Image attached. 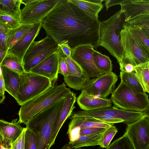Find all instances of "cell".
Listing matches in <instances>:
<instances>
[{"mask_svg":"<svg viewBox=\"0 0 149 149\" xmlns=\"http://www.w3.org/2000/svg\"><path fill=\"white\" fill-rule=\"evenodd\" d=\"M100 22L68 0H61L41 23L47 36L58 45L66 42L73 50L85 45L99 47Z\"/></svg>","mask_w":149,"mask_h":149,"instance_id":"1","label":"cell"},{"mask_svg":"<svg viewBox=\"0 0 149 149\" xmlns=\"http://www.w3.org/2000/svg\"><path fill=\"white\" fill-rule=\"evenodd\" d=\"M61 98L40 111L26 124L36 136L37 149H50L53 125L63 104Z\"/></svg>","mask_w":149,"mask_h":149,"instance_id":"2","label":"cell"},{"mask_svg":"<svg viewBox=\"0 0 149 149\" xmlns=\"http://www.w3.org/2000/svg\"><path fill=\"white\" fill-rule=\"evenodd\" d=\"M120 10L107 19L100 22L99 46L104 47L117 60L120 66L124 54L120 34L122 15Z\"/></svg>","mask_w":149,"mask_h":149,"instance_id":"3","label":"cell"},{"mask_svg":"<svg viewBox=\"0 0 149 149\" xmlns=\"http://www.w3.org/2000/svg\"><path fill=\"white\" fill-rule=\"evenodd\" d=\"M70 89L64 83L53 85L48 89L21 106L18 112L19 121L26 124L34 116L59 100L64 97Z\"/></svg>","mask_w":149,"mask_h":149,"instance_id":"4","label":"cell"},{"mask_svg":"<svg viewBox=\"0 0 149 149\" xmlns=\"http://www.w3.org/2000/svg\"><path fill=\"white\" fill-rule=\"evenodd\" d=\"M115 107L132 111L143 112L149 105L148 95L138 92L120 82L110 99Z\"/></svg>","mask_w":149,"mask_h":149,"instance_id":"5","label":"cell"},{"mask_svg":"<svg viewBox=\"0 0 149 149\" xmlns=\"http://www.w3.org/2000/svg\"><path fill=\"white\" fill-rule=\"evenodd\" d=\"M120 33L124 57L123 65L130 63L135 66L149 61V52L136 36L127 28L123 26Z\"/></svg>","mask_w":149,"mask_h":149,"instance_id":"6","label":"cell"},{"mask_svg":"<svg viewBox=\"0 0 149 149\" xmlns=\"http://www.w3.org/2000/svg\"><path fill=\"white\" fill-rule=\"evenodd\" d=\"M21 84L16 100L22 106L45 91L53 85L47 78L32 73L25 72L20 74Z\"/></svg>","mask_w":149,"mask_h":149,"instance_id":"7","label":"cell"},{"mask_svg":"<svg viewBox=\"0 0 149 149\" xmlns=\"http://www.w3.org/2000/svg\"><path fill=\"white\" fill-rule=\"evenodd\" d=\"M59 49L55 40L48 36L39 41H34L29 47L23 60L25 71L29 72Z\"/></svg>","mask_w":149,"mask_h":149,"instance_id":"8","label":"cell"},{"mask_svg":"<svg viewBox=\"0 0 149 149\" xmlns=\"http://www.w3.org/2000/svg\"><path fill=\"white\" fill-rule=\"evenodd\" d=\"M61 0H38L21 9L19 21L21 25L34 24L41 22Z\"/></svg>","mask_w":149,"mask_h":149,"instance_id":"9","label":"cell"},{"mask_svg":"<svg viewBox=\"0 0 149 149\" xmlns=\"http://www.w3.org/2000/svg\"><path fill=\"white\" fill-rule=\"evenodd\" d=\"M118 80V76L114 72L105 73L90 79L81 91L93 96L106 98L113 92Z\"/></svg>","mask_w":149,"mask_h":149,"instance_id":"10","label":"cell"},{"mask_svg":"<svg viewBox=\"0 0 149 149\" xmlns=\"http://www.w3.org/2000/svg\"><path fill=\"white\" fill-rule=\"evenodd\" d=\"M125 132L135 149H149V118L144 115L127 125Z\"/></svg>","mask_w":149,"mask_h":149,"instance_id":"11","label":"cell"},{"mask_svg":"<svg viewBox=\"0 0 149 149\" xmlns=\"http://www.w3.org/2000/svg\"><path fill=\"white\" fill-rule=\"evenodd\" d=\"M97 114H105L123 120L127 125L132 124L141 118L143 116L141 112L127 110L119 109L115 106H109L92 111H79L73 112L70 119L77 117H88Z\"/></svg>","mask_w":149,"mask_h":149,"instance_id":"12","label":"cell"},{"mask_svg":"<svg viewBox=\"0 0 149 149\" xmlns=\"http://www.w3.org/2000/svg\"><path fill=\"white\" fill-rule=\"evenodd\" d=\"M94 48L88 45L78 47L72 50L71 57L90 78H96L104 74L95 66L93 58Z\"/></svg>","mask_w":149,"mask_h":149,"instance_id":"13","label":"cell"},{"mask_svg":"<svg viewBox=\"0 0 149 149\" xmlns=\"http://www.w3.org/2000/svg\"><path fill=\"white\" fill-rule=\"evenodd\" d=\"M65 59L68 65V72L66 77H63L65 83L72 89L82 90L91 78L71 56H65Z\"/></svg>","mask_w":149,"mask_h":149,"instance_id":"14","label":"cell"},{"mask_svg":"<svg viewBox=\"0 0 149 149\" xmlns=\"http://www.w3.org/2000/svg\"><path fill=\"white\" fill-rule=\"evenodd\" d=\"M61 50H58L43 60L29 72L49 79L54 84L58 77Z\"/></svg>","mask_w":149,"mask_h":149,"instance_id":"15","label":"cell"},{"mask_svg":"<svg viewBox=\"0 0 149 149\" xmlns=\"http://www.w3.org/2000/svg\"><path fill=\"white\" fill-rule=\"evenodd\" d=\"M76 100V94L71 91L65 96L63 103L53 125L50 141V148L54 144L57 136L63 123L72 114Z\"/></svg>","mask_w":149,"mask_h":149,"instance_id":"16","label":"cell"},{"mask_svg":"<svg viewBox=\"0 0 149 149\" xmlns=\"http://www.w3.org/2000/svg\"><path fill=\"white\" fill-rule=\"evenodd\" d=\"M17 119L9 122L0 120V143L3 147L11 148L12 143L16 141L23 131L24 128L20 125Z\"/></svg>","mask_w":149,"mask_h":149,"instance_id":"17","label":"cell"},{"mask_svg":"<svg viewBox=\"0 0 149 149\" xmlns=\"http://www.w3.org/2000/svg\"><path fill=\"white\" fill-rule=\"evenodd\" d=\"M42 27L41 22L35 24L25 35L8 50L7 53L15 55L23 62L26 53L38 36Z\"/></svg>","mask_w":149,"mask_h":149,"instance_id":"18","label":"cell"},{"mask_svg":"<svg viewBox=\"0 0 149 149\" xmlns=\"http://www.w3.org/2000/svg\"><path fill=\"white\" fill-rule=\"evenodd\" d=\"M120 5L125 22L138 16L149 15V0H127Z\"/></svg>","mask_w":149,"mask_h":149,"instance_id":"19","label":"cell"},{"mask_svg":"<svg viewBox=\"0 0 149 149\" xmlns=\"http://www.w3.org/2000/svg\"><path fill=\"white\" fill-rule=\"evenodd\" d=\"M76 101L81 109L88 111L111 106L112 104L110 99L93 96L83 91L77 98Z\"/></svg>","mask_w":149,"mask_h":149,"instance_id":"20","label":"cell"},{"mask_svg":"<svg viewBox=\"0 0 149 149\" xmlns=\"http://www.w3.org/2000/svg\"><path fill=\"white\" fill-rule=\"evenodd\" d=\"M0 66L6 91L16 100L20 86V74L7 67Z\"/></svg>","mask_w":149,"mask_h":149,"instance_id":"21","label":"cell"},{"mask_svg":"<svg viewBox=\"0 0 149 149\" xmlns=\"http://www.w3.org/2000/svg\"><path fill=\"white\" fill-rule=\"evenodd\" d=\"M70 119L67 133L81 129L93 127L107 128L113 124L107 123L90 117H77Z\"/></svg>","mask_w":149,"mask_h":149,"instance_id":"22","label":"cell"},{"mask_svg":"<svg viewBox=\"0 0 149 149\" xmlns=\"http://www.w3.org/2000/svg\"><path fill=\"white\" fill-rule=\"evenodd\" d=\"M34 24L22 25L17 28L9 29L8 32L6 42L8 51L25 35Z\"/></svg>","mask_w":149,"mask_h":149,"instance_id":"23","label":"cell"},{"mask_svg":"<svg viewBox=\"0 0 149 149\" xmlns=\"http://www.w3.org/2000/svg\"><path fill=\"white\" fill-rule=\"evenodd\" d=\"M104 132L80 136L75 140L69 142L68 143L72 148H76L83 147L99 145Z\"/></svg>","mask_w":149,"mask_h":149,"instance_id":"24","label":"cell"},{"mask_svg":"<svg viewBox=\"0 0 149 149\" xmlns=\"http://www.w3.org/2000/svg\"><path fill=\"white\" fill-rule=\"evenodd\" d=\"M77 6L88 15L96 20H98V14L102 10L103 5L94 3L89 0H68Z\"/></svg>","mask_w":149,"mask_h":149,"instance_id":"25","label":"cell"},{"mask_svg":"<svg viewBox=\"0 0 149 149\" xmlns=\"http://www.w3.org/2000/svg\"><path fill=\"white\" fill-rule=\"evenodd\" d=\"M137 78L145 93H149V61L134 67Z\"/></svg>","mask_w":149,"mask_h":149,"instance_id":"26","label":"cell"},{"mask_svg":"<svg viewBox=\"0 0 149 149\" xmlns=\"http://www.w3.org/2000/svg\"><path fill=\"white\" fill-rule=\"evenodd\" d=\"M93 58L97 68L104 74L112 72V61L109 56L94 50Z\"/></svg>","mask_w":149,"mask_h":149,"instance_id":"27","label":"cell"},{"mask_svg":"<svg viewBox=\"0 0 149 149\" xmlns=\"http://www.w3.org/2000/svg\"><path fill=\"white\" fill-rule=\"evenodd\" d=\"M120 77L121 82L126 84L133 90L139 93H145L135 71L127 72L123 70H120Z\"/></svg>","mask_w":149,"mask_h":149,"instance_id":"28","label":"cell"},{"mask_svg":"<svg viewBox=\"0 0 149 149\" xmlns=\"http://www.w3.org/2000/svg\"><path fill=\"white\" fill-rule=\"evenodd\" d=\"M0 65L22 74L25 72L23 62L15 55L7 53Z\"/></svg>","mask_w":149,"mask_h":149,"instance_id":"29","label":"cell"},{"mask_svg":"<svg viewBox=\"0 0 149 149\" xmlns=\"http://www.w3.org/2000/svg\"><path fill=\"white\" fill-rule=\"evenodd\" d=\"M21 0H0V10L13 15L19 20Z\"/></svg>","mask_w":149,"mask_h":149,"instance_id":"30","label":"cell"},{"mask_svg":"<svg viewBox=\"0 0 149 149\" xmlns=\"http://www.w3.org/2000/svg\"><path fill=\"white\" fill-rule=\"evenodd\" d=\"M108 127H93L82 129L70 132L67 133V134L68 136L69 142H72L76 140L80 136L103 132Z\"/></svg>","mask_w":149,"mask_h":149,"instance_id":"31","label":"cell"},{"mask_svg":"<svg viewBox=\"0 0 149 149\" xmlns=\"http://www.w3.org/2000/svg\"><path fill=\"white\" fill-rule=\"evenodd\" d=\"M106 149H135L131 141L125 132L121 137L116 139Z\"/></svg>","mask_w":149,"mask_h":149,"instance_id":"32","label":"cell"},{"mask_svg":"<svg viewBox=\"0 0 149 149\" xmlns=\"http://www.w3.org/2000/svg\"><path fill=\"white\" fill-rule=\"evenodd\" d=\"M0 22L7 26L10 29H14L22 25L19 19L15 16L0 10Z\"/></svg>","mask_w":149,"mask_h":149,"instance_id":"33","label":"cell"},{"mask_svg":"<svg viewBox=\"0 0 149 149\" xmlns=\"http://www.w3.org/2000/svg\"><path fill=\"white\" fill-rule=\"evenodd\" d=\"M124 24L130 26L138 28L149 27V15H142L137 16Z\"/></svg>","mask_w":149,"mask_h":149,"instance_id":"34","label":"cell"},{"mask_svg":"<svg viewBox=\"0 0 149 149\" xmlns=\"http://www.w3.org/2000/svg\"><path fill=\"white\" fill-rule=\"evenodd\" d=\"M118 131L117 128L114 124L108 127L104 132L102 138L99 145L100 147L102 148H107Z\"/></svg>","mask_w":149,"mask_h":149,"instance_id":"35","label":"cell"},{"mask_svg":"<svg viewBox=\"0 0 149 149\" xmlns=\"http://www.w3.org/2000/svg\"><path fill=\"white\" fill-rule=\"evenodd\" d=\"M123 26L127 28L149 52V40L140 28L127 26L124 24V23Z\"/></svg>","mask_w":149,"mask_h":149,"instance_id":"36","label":"cell"},{"mask_svg":"<svg viewBox=\"0 0 149 149\" xmlns=\"http://www.w3.org/2000/svg\"><path fill=\"white\" fill-rule=\"evenodd\" d=\"M37 139L36 135L30 130L26 127L24 149H37Z\"/></svg>","mask_w":149,"mask_h":149,"instance_id":"37","label":"cell"},{"mask_svg":"<svg viewBox=\"0 0 149 149\" xmlns=\"http://www.w3.org/2000/svg\"><path fill=\"white\" fill-rule=\"evenodd\" d=\"M9 29L7 26L0 22V49H5L7 51L6 42L8 32Z\"/></svg>","mask_w":149,"mask_h":149,"instance_id":"38","label":"cell"},{"mask_svg":"<svg viewBox=\"0 0 149 149\" xmlns=\"http://www.w3.org/2000/svg\"><path fill=\"white\" fill-rule=\"evenodd\" d=\"M68 66L65 59V55L61 51L59 60L58 74L60 73L63 75V77H65L68 75Z\"/></svg>","mask_w":149,"mask_h":149,"instance_id":"39","label":"cell"},{"mask_svg":"<svg viewBox=\"0 0 149 149\" xmlns=\"http://www.w3.org/2000/svg\"><path fill=\"white\" fill-rule=\"evenodd\" d=\"M26 127L20 136L12 144L11 149H24V141Z\"/></svg>","mask_w":149,"mask_h":149,"instance_id":"40","label":"cell"},{"mask_svg":"<svg viewBox=\"0 0 149 149\" xmlns=\"http://www.w3.org/2000/svg\"><path fill=\"white\" fill-rule=\"evenodd\" d=\"M65 56L68 57L71 56L72 50L66 42H65L58 45Z\"/></svg>","mask_w":149,"mask_h":149,"instance_id":"41","label":"cell"},{"mask_svg":"<svg viewBox=\"0 0 149 149\" xmlns=\"http://www.w3.org/2000/svg\"><path fill=\"white\" fill-rule=\"evenodd\" d=\"M6 89L3 78V75L1 72H0V103H2L4 101L5 97V91Z\"/></svg>","mask_w":149,"mask_h":149,"instance_id":"42","label":"cell"},{"mask_svg":"<svg viewBox=\"0 0 149 149\" xmlns=\"http://www.w3.org/2000/svg\"><path fill=\"white\" fill-rule=\"evenodd\" d=\"M127 0H106L105 1V4L107 10L111 6L117 5H120L122 3L125 2Z\"/></svg>","mask_w":149,"mask_h":149,"instance_id":"43","label":"cell"},{"mask_svg":"<svg viewBox=\"0 0 149 149\" xmlns=\"http://www.w3.org/2000/svg\"><path fill=\"white\" fill-rule=\"evenodd\" d=\"M134 66L130 63H126L123 65L120 68V70H123L127 72H131L134 71Z\"/></svg>","mask_w":149,"mask_h":149,"instance_id":"44","label":"cell"},{"mask_svg":"<svg viewBox=\"0 0 149 149\" xmlns=\"http://www.w3.org/2000/svg\"><path fill=\"white\" fill-rule=\"evenodd\" d=\"M8 51L5 49H0V64L2 62L7 53Z\"/></svg>","mask_w":149,"mask_h":149,"instance_id":"45","label":"cell"},{"mask_svg":"<svg viewBox=\"0 0 149 149\" xmlns=\"http://www.w3.org/2000/svg\"><path fill=\"white\" fill-rule=\"evenodd\" d=\"M38 0H21L22 4L27 6L31 4L36 2Z\"/></svg>","mask_w":149,"mask_h":149,"instance_id":"46","label":"cell"},{"mask_svg":"<svg viewBox=\"0 0 149 149\" xmlns=\"http://www.w3.org/2000/svg\"><path fill=\"white\" fill-rule=\"evenodd\" d=\"M139 28H140L141 30L143 33L149 40V27H141Z\"/></svg>","mask_w":149,"mask_h":149,"instance_id":"47","label":"cell"},{"mask_svg":"<svg viewBox=\"0 0 149 149\" xmlns=\"http://www.w3.org/2000/svg\"><path fill=\"white\" fill-rule=\"evenodd\" d=\"M61 149H82L79 148H72L69 144H67L64 145Z\"/></svg>","mask_w":149,"mask_h":149,"instance_id":"48","label":"cell"},{"mask_svg":"<svg viewBox=\"0 0 149 149\" xmlns=\"http://www.w3.org/2000/svg\"><path fill=\"white\" fill-rule=\"evenodd\" d=\"M89 1L91 2L100 4H102V2L104 1L102 0H89Z\"/></svg>","mask_w":149,"mask_h":149,"instance_id":"49","label":"cell"},{"mask_svg":"<svg viewBox=\"0 0 149 149\" xmlns=\"http://www.w3.org/2000/svg\"><path fill=\"white\" fill-rule=\"evenodd\" d=\"M143 112L145 115L146 116L149 118V105L145 111Z\"/></svg>","mask_w":149,"mask_h":149,"instance_id":"50","label":"cell"},{"mask_svg":"<svg viewBox=\"0 0 149 149\" xmlns=\"http://www.w3.org/2000/svg\"><path fill=\"white\" fill-rule=\"evenodd\" d=\"M0 149H11L3 147L2 145L0 144Z\"/></svg>","mask_w":149,"mask_h":149,"instance_id":"51","label":"cell"}]
</instances>
